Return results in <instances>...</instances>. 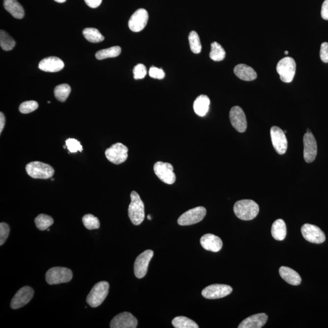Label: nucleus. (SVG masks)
<instances>
[{
    "mask_svg": "<svg viewBox=\"0 0 328 328\" xmlns=\"http://www.w3.org/2000/svg\"><path fill=\"white\" fill-rule=\"evenodd\" d=\"M259 206L255 201L250 199H243L238 201L234 205V211L238 219L249 221L257 216Z\"/></svg>",
    "mask_w": 328,
    "mask_h": 328,
    "instance_id": "obj_1",
    "label": "nucleus"
},
{
    "mask_svg": "<svg viewBox=\"0 0 328 328\" xmlns=\"http://www.w3.org/2000/svg\"><path fill=\"white\" fill-rule=\"evenodd\" d=\"M130 197L131 203L129 207L130 219L133 224L140 225L145 219L144 204L137 191H133Z\"/></svg>",
    "mask_w": 328,
    "mask_h": 328,
    "instance_id": "obj_2",
    "label": "nucleus"
},
{
    "mask_svg": "<svg viewBox=\"0 0 328 328\" xmlns=\"http://www.w3.org/2000/svg\"><path fill=\"white\" fill-rule=\"evenodd\" d=\"M109 289V283L107 281H100L95 284L87 297V303L92 307L99 306L106 299Z\"/></svg>",
    "mask_w": 328,
    "mask_h": 328,
    "instance_id": "obj_3",
    "label": "nucleus"
},
{
    "mask_svg": "<svg viewBox=\"0 0 328 328\" xmlns=\"http://www.w3.org/2000/svg\"><path fill=\"white\" fill-rule=\"evenodd\" d=\"M26 171L28 175L34 179H47L52 178L55 174V169L52 166L38 161L27 164Z\"/></svg>",
    "mask_w": 328,
    "mask_h": 328,
    "instance_id": "obj_4",
    "label": "nucleus"
},
{
    "mask_svg": "<svg viewBox=\"0 0 328 328\" xmlns=\"http://www.w3.org/2000/svg\"><path fill=\"white\" fill-rule=\"evenodd\" d=\"M276 69L281 81L285 83H290L293 81L296 74V63L294 58L286 57L278 61Z\"/></svg>",
    "mask_w": 328,
    "mask_h": 328,
    "instance_id": "obj_5",
    "label": "nucleus"
},
{
    "mask_svg": "<svg viewBox=\"0 0 328 328\" xmlns=\"http://www.w3.org/2000/svg\"><path fill=\"white\" fill-rule=\"evenodd\" d=\"M72 278L73 273L66 268H53L49 270L46 273V280L50 285L68 283Z\"/></svg>",
    "mask_w": 328,
    "mask_h": 328,
    "instance_id": "obj_6",
    "label": "nucleus"
},
{
    "mask_svg": "<svg viewBox=\"0 0 328 328\" xmlns=\"http://www.w3.org/2000/svg\"><path fill=\"white\" fill-rule=\"evenodd\" d=\"M129 149L121 143H116L107 148L106 156L107 160L112 164H119L125 162L128 158Z\"/></svg>",
    "mask_w": 328,
    "mask_h": 328,
    "instance_id": "obj_7",
    "label": "nucleus"
},
{
    "mask_svg": "<svg viewBox=\"0 0 328 328\" xmlns=\"http://www.w3.org/2000/svg\"><path fill=\"white\" fill-rule=\"evenodd\" d=\"M154 171L156 175L163 183L167 184H173L176 181V175L174 173V168L170 163L157 162L154 165Z\"/></svg>",
    "mask_w": 328,
    "mask_h": 328,
    "instance_id": "obj_8",
    "label": "nucleus"
},
{
    "mask_svg": "<svg viewBox=\"0 0 328 328\" xmlns=\"http://www.w3.org/2000/svg\"><path fill=\"white\" fill-rule=\"evenodd\" d=\"M206 209L203 207H197L187 211L178 219L180 225H191L201 221L206 215Z\"/></svg>",
    "mask_w": 328,
    "mask_h": 328,
    "instance_id": "obj_9",
    "label": "nucleus"
},
{
    "mask_svg": "<svg viewBox=\"0 0 328 328\" xmlns=\"http://www.w3.org/2000/svg\"><path fill=\"white\" fill-rule=\"evenodd\" d=\"M304 239L311 243L321 244L326 240L324 232L316 225L305 224L301 229Z\"/></svg>",
    "mask_w": 328,
    "mask_h": 328,
    "instance_id": "obj_10",
    "label": "nucleus"
},
{
    "mask_svg": "<svg viewBox=\"0 0 328 328\" xmlns=\"http://www.w3.org/2000/svg\"><path fill=\"white\" fill-rule=\"evenodd\" d=\"M154 252L152 250H147L140 254L136 259L134 272L137 278L144 277L147 273L148 266L153 257Z\"/></svg>",
    "mask_w": 328,
    "mask_h": 328,
    "instance_id": "obj_11",
    "label": "nucleus"
},
{
    "mask_svg": "<svg viewBox=\"0 0 328 328\" xmlns=\"http://www.w3.org/2000/svg\"><path fill=\"white\" fill-rule=\"evenodd\" d=\"M271 137L274 149L279 155H284L288 149V140L284 131L273 126L271 129Z\"/></svg>",
    "mask_w": 328,
    "mask_h": 328,
    "instance_id": "obj_12",
    "label": "nucleus"
},
{
    "mask_svg": "<svg viewBox=\"0 0 328 328\" xmlns=\"http://www.w3.org/2000/svg\"><path fill=\"white\" fill-rule=\"evenodd\" d=\"M231 286L225 284H215L206 287L202 291V296L207 299H219L232 293Z\"/></svg>",
    "mask_w": 328,
    "mask_h": 328,
    "instance_id": "obj_13",
    "label": "nucleus"
},
{
    "mask_svg": "<svg viewBox=\"0 0 328 328\" xmlns=\"http://www.w3.org/2000/svg\"><path fill=\"white\" fill-rule=\"evenodd\" d=\"M229 117L233 127L237 132L244 133L247 129V119L242 108L238 106L232 107L230 111Z\"/></svg>",
    "mask_w": 328,
    "mask_h": 328,
    "instance_id": "obj_14",
    "label": "nucleus"
},
{
    "mask_svg": "<svg viewBox=\"0 0 328 328\" xmlns=\"http://www.w3.org/2000/svg\"><path fill=\"white\" fill-rule=\"evenodd\" d=\"M304 161L307 163L313 162L317 154V145L316 139L311 132L305 133L303 137Z\"/></svg>",
    "mask_w": 328,
    "mask_h": 328,
    "instance_id": "obj_15",
    "label": "nucleus"
},
{
    "mask_svg": "<svg viewBox=\"0 0 328 328\" xmlns=\"http://www.w3.org/2000/svg\"><path fill=\"white\" fill-rule=\"evenodd\" d=\"M34 291L29 286H25L17 291L12 299L11 307L13 309H18L25 306L31 301Z\"/></svg>",
    "mask_w": 328,
    "mask_h": 328,
    "instance_id": "obj_16",
    "label": "nucleus"
},
{
    "mask_svg": "<svg viewBox=\"0 0 328 328\" xmlns=\"http://www.w3.org/2000/svg\"><path fill=\"white\" fill-rule=\"evenodd\" d=\"M137 320L130 312H122L115 316L111 320L110 328H136L137 326Z\"/></svg>",
    "mask_w": 328,
    "mask_h": 328,
    "instance_id": "obj_17",
    "label": "nucleus"
},
{
    "mask_svg": "<svg viewBox=\"0 0 328 328\" xmlns=\"http://www.w3.org/2000/svg\"><path fill=\"white\" fill-rule=\"evenodd\" d=\"M148 20V14L144 9L137 10L131 17L129 27L133 32H138L144 29Z\"/></svg>",
    "mask_w": 328,
    "mask_h": 328,
    "instance_id": "obj_18",
    "label": "nucleus"
},
{
    "mask_svg": "<svg viewBox=\"0 0 328 328\" xmlns=\"http://www.w3.org/2000/svg\"><path fill=\"white\" fill-rule=\"evenodd\" d=\"M65 64L61 59L56 57H49L40 61L38 68L40 70L48 73H55L63 70Z\"/></svg>",
    "mask_w": 328,
    "mask_h": 328,
    "instance_id": "obj_19",
    "label": "nucleus"
},
{
    "mask_svg": "<svg viewBox=\"0 0 328 328\" xmlns=\"http://www.w3.org/2000/svg\"><path fill=\"white\" fill-rule=\"evenodd\" d=\"M200 243L204 249L213 252H219L222 247V242L221 238L211 234L202 236Z\"/></svg>",
    "mask_w": 328,
    "mask_h": 328,
    "instance_id": "obj_20",
    "label": "nucleus"
},
{
    "mask_svg": "<svg viewBox=\"0 0 328 328\" xmlns=\"http://www.w3.org/2000/svg\"><path fill=\"white\" fill-rule=\"evenodd\" d=\"M268 317L265 313L253 315L243 320L238 328H261L267 322Z\"/></svg>",
    "mask_w": 328,
    "mask_h": 328,
    "instance_id": "obj_21",
    "label": "nucleus"
},
{
    "mask_svg": "<svg viewBox=\"0 0 328 328\" xmlns=\"http://www.w3.org/2000/svg\"><path fill=\"white\" fill-rule=\"evenodd\" d=\"M234 73L241 80L244 81H252L257 78V74L250 66L240 64L235 66Z\"/></svg>",
    "mask_w": 328,
    "mask_h": 328,
    "instance_id": "obj_22",
    "label": "nucleus"
},
{
    "mask_svg": "<svg viewBox=\"0 0 328 328\" xmlns=\"http://www.w3.org/2000/svg\"><path fill=\"white\" fill-rule=\"evenodd\" d=\"M279 273L281 277L291 285L298 286L301 283V276L293 269L282 266L279 270Z\"/></svg>",
    "mask_w": 328,
    "mask_h": 328,
    "instance_id": "obj_23",
    "label": "nucleus"
},
{
    "mask_svg": "<svg viewBox=\"0 0 328 328\" xmlns=\"http://www.w3.org/2000/svg\"><path fill=\"white\" fill-rule=\"evenodd\" d=\"M211 101L206 95H201L196 99L193 104V109L195 113L200 117L206 116L209 111Z\"/></svg>",
    "mask_w": 328,
    "mask_h": 328,
    "instance_id": "obj_24",
    "label": "nucleus"
},
{
    "mask_svg": "<svg viewBox=\"0 0 328 328\" xmlns=\"http://www.w3.org/2000/svg\"><path fill=\"white\" fill-rule=\"evenodd\" d=\"M4 7L15 19H22L25 16L24 7L17 0H4Z\"/></svg>",
    "mask_w": 328,
    "mask_h": 328,
    "instance_id": "obj_25",
    "label": "nucleus"
},
{
    "mask_svg": "<svg viewBox=\"0 0 328 328\" xmlns=\"http://www.w3.org/2000/svg\"><path fill=\"white\" fill-rule=\"evenodd\" d=\"M286 225L283 219H278L273 223L271 234L274 239L283 241L286 237Z\"/></svg>",
    "mask_w": 328,
    "mask_h": 328,
    "instance_id": "obj_26",
    "label": "nucleus"
},
{
    "mask_svg": "<svg viewBox=\"0 0 328 328\" xmlns=\"http://www.w3.org/2000/svg\"><path fill=\"white\" fill-rule=\"evenodd\" d=\"M120 53H121V48L116 46V47L97 51L96 54V57L98 60H104V59L109 58L116 57L120 55Z\"/></svg>",
    "mask_w": 328,
    "mask_h": 328,
    "instance_id": "obj_27",
    "label": "nucleus"
},
{
    "mask_svg": "<svg viewBox=\"0 0 328 328\" xmlns=\"http://www.w3.org/2000/svg\"><path fill=\"white\" fill-rule=\"evenodd\" d=\"M84 38L89 42L99 43L104 40L105 37L96 28L88 27L83 30Z\"/></svg>",
    "mask_w": 328,
    "mask_h": 328,
    "instance_id": "obj_28",
    "label": "nucleus"
},
{
    "mask_svg": "<svg viewBox=\"0 0 328 328\" xmlns=\"http://www.w3.org/2000/svg\"><path fill=\"white\" fill-rule=\"evenodd\" d=\"M172 325L176 328H198V324L188 317H176L172 320Z\"/></svg>",
    "mask_w": 328,
    "mask_h": 328,
    "instance_id": "obj_29",
    "label": "nucleus"
},
{
    "mask_svg": "<svg viewBox=\"0 0 328 328\" xmlns=\"http://www.w3.org/2000/svg\"><path fill=\"white\" fill-rule=\"evenodd\" d=\"M225 57V50L222 47V46L216 42L212 43L211 51L210 53V57L212 60L215 61H220L224 60Z\"/></svg>",
    "mask_w": 328,
    "mask_h": 328,
    "instance_id": "obj_30",
    "label": "nucleus"
},
{
    "mask_svg": "<svg viewBox=\"0 0 328 328\" xmlns=\"http://www.w3.org/2000/svg\"><path fill=\"white\" fill-rule=\"evenodd\" d=\"M71 88L68 84H61L55 87V98L58 101L64 102L66 101L71 93Z\"/></svg>",
    "mask_w": 328,
    "mask_h": 328,
    "instance_id": "obj_31",
    "label": "nucleus"
},
{
    "mask_svg": "<svg viewBox=\"0 0 328 328\" xmlns=\"http://www.w3.org/2000/svg\"><path fill=\"white\" fill-rule=\"evenodd\" d=\"M36 227L40 230H47L53 224L54 220L52 217L45 214H40L35 218Z\"/></svg>",
    "mask_w": 328,
    "mask_h": 328,
    "instance_id": "obj_32",
    "label": "nucleus"
},
{
    "mask_svg": "<svg viewBox=\"0 0 328 328\" xmlns=\"http://www.w3.org/2000/svg\"><path fill=\"white\" fill-rule=\"evenodd\" d=\"M0 45L2 50L9 51L12 50L15 45L14 39L6 32L1 30L0 32Z\"/></svg>",
    "mask_w": 328,
    "mask_h": 328,
    "instance_id": "obj_33",
    "label": "nucleus"
},
{
    "mask_svg": "<svg viewBox=\"0 0 328 328\" xmlns=\"http://www.w3.org/2000/svg\"><path fill=\"white\" fill-rule=\"evenodd\" d=\"M190 47L191 51L194 54L201 52L202 45L198 34L195 31H191L189 36Z\"/></svg>",
    "mask_w": 328,
    "mask_h": 328,
    "instance_id": "obj_34",
    "label": "nucleus"
},
{
    "mask_svg": "<svg viewBox=\"0 0 328 328\" xmlns=\"http://www.w3.org/2000/svg\"><path fill=\"white\" fill-rule=\"evenodd\" d=\"M84 226L88 230L97 229L100 227V221L97 217L91 214H87L82 218Z\"/></svg>",
    "mask_w": 328,
    "mask_h": 328,
    "instance_id": "obj_35",
    "label": "nucleus"
},
{
    "mask_svg": "<svg viewBox=\"0 0 328 328\" xmlns=\"http://www.w3.org/2000/svg\"><path fill=\"white\" fill-rule=\"evenodd\" d=\"M38 104L34 101H26L23 102L19 107V111L22 114H29L30 112L35 111L38 109Z\"/></svg>",
    "mask_w": 328,
    "mask_h": 328,
    "instance_id": "obj_36",
    "label": "nucleus"
},
{
    "mask_svg": "<svg viewBox=\"0 0 328 328\" xmlns=\"http://www.w3.org/2000/svg\"><path fill=\"white\" fill-rule=\"evenodd\" d=\"M66 147L68 148L69 152L72 153H76L77 152H82L83 151V147L79 141L75 139H68L66 140Z\"/></svg>",
    "mask_w": 328,
    "mask_h": 328,
    "instance_id": "obj_37",
    "label": "nucleus"
},
{
    "mask_svg": "<svg viewBox=\"0 0 328 328\" xmlns=\"http://www.w3.org/2000/svg\"><path fill=\"white\" fill-rule=\"evenodd\" d=\"M147 74V68L143 64H138L133 69V74H134V78L136 80H139V79L144 78Z\"/></svg>",
    "mask_w": 328,
    "mask_h": 328,
    "instance_id": "obj_38",
    "label": "nucleus"
},
{
    "mask_svg": "<svg viewBox=\"0 0 328 328\" xmlns=\"http://www.w3.org/2000/svg\"><path fill=\"white\" fill-rule=\"evenodd\" d=\"M10 232L9 225L6 223L1 222L0 224V245H4Z\"/></svg>",
    "mask_w": 328,
    "mask_h": 328,
    "instance_id": "obj_39",
    "label": "nucleus"
},
{
    "mask_svg": "<svg viewBox=\"0 0 328 328\" xmlns=\"http://www.w3.org/2000/svg\"><path fill=\"white\" fill-rule=\"evenodd\" d=\"M149 75L151 78L159 79V80H161V79L165 78V73L162 69L156 68L155 66H152L150 68Z\"/></svg>",
    "mask_w": 328,
    "mask_h": 328,
    "instance_id": "obj_40",
    "label": "nucleus"
},
{
    "mask_svg": "<svg viewBox=\"0 0 328 328\" xmlns=\"http://www.w3.org/2000/svg\"><path fill=\"white\" fill-rule=\"evenodd\" d=\"M320 58L324 63H328V43H323L320 48Z\"/></svg>",
    "mask_w": 328,
    "mask_h": 328,
    "instance_id": "obj_41",
    "label": "nucleus"
},
{
    "mask_svg": "<svg viewBox=\"0 0 328 328\" xmlns=\"http://www.w3.org/2000/svg\"><path fill=\"white\" fill-rule=\"evenodd\" d=\"M321 15L323 19L328 20V0H325L322 4Z\"/></svg>",
    "mask_w": 328,
    "mask_h": 328,
    "instance_id": "obj_42",
    "label": "nucleus"
},
{
    "mask_svg": "<svg viewBox=\"0 0 328 328\" xmlns=\"http://www.w3.org/2000/svg\"><path fill=\"white\" fill-rule=\"evenodd\" d=\"M84 1L91 8H97L101 4L102 0H84Z\"/></svg>",
    "mask_w": 328,
    "mask_h": 328,
    "instance_id": "obj_43",
    "label": "nucleus"
},
{
    "mask_svg": "<svg viewBox=\"0 0 328 328\" xmlns=\"http://www.w3.org/2000/svg\"><path fill=\"white\" fill-rule=\"evenodd\" d=\"M5 123H6V118H5L4 114L1 112H0V133H1L4 129Z\"/></svg>",
    "mask_w": 328,
    "mask_h": 328,
    "instance_id": "obj_44",
    "label": "nucleus"
},
{
    "mask_svg": "<svg viewBox=\"0 0 328 328\" xmlns=\"http://www.w3.org/2000/svg\"><path fill=\"white\" fill-rule=\"evenodd\" d=\"M55 1L57 2H60V3H63V2H65L66 0H55Z\"/></svg>",
    "mask_w": 328,
    "mask_h": 328,
    "instance_id": "obj_45",
    "label": "nucleus"
},
{
    "mask_svg": "<svg viewBox=\"0 0 328 328\" xmlns=\"http://www.w3.org/2000/svg\"><path fill=\"white\" fill-rule=\"evenodd\" d=\"M147 219L148 220H152V217H151L150 215H148Z\"/></svg>",
    "mask_w": 328,
    "mask_h": 328,
    "instance_id": "obj_46",
    "label": "nucleus"
},
{
    "mask_svg": "<svg viewBox=\"0 0 328 328\" xmlns=\"http://www.w3.org/2000/svg\"><path fill=\"white\" fill-rule=\"evenodd\" d=\"M284 54H285L286 55H288L289 53L288 51H286L285 52H284Z\"/></svg>",
    "mask_w": 328,
    "mask_h": 328,
    "instance_id": "obj_47",
    "label": "nucleus"
},
{
    "mask_svg": "<svg viewBox=\"0 0 328 328\" xmlns=\"http://www.w3.org/2000/svg\"><path fill=\"white\" fill-rule=\"evenodd\" d=\"M51 181H55V179H54L53 178H52V179H51Z\"/></svg>",
    "mask_w": 328,
    "mask_h": 328,
    "instance_id": "obj_48",
    "label": "nucleus"
},
{
    "mask_svg": "<svg viewBox=\"0 0 328 328\" xmlns=\"http://www.w3.org/2000/svg\"><path fill=\"white\" fill-rule=\"evenodd\" d=\"M47 230H48V232H50V229H48Z\"/></svg>",
    "mask_w": 328,
    "mask_h": 328,
    "instance_id": "obj_49",
    "label": "nucleus"
},
{
    "mask_svg": "<svg viewBox=\"0 0 328 328\" xmlns=\"http://www.w3.org/2000/svg\"><path fill=\"white\" fill-rule=\"evenodd\" d=\"M284 133H287V131H286V130L284 131Z\"/></svg>",
    "mask_w": 328,
    "mask_h": 328,
    "instance_id": "obj_50",
    "label": "nucleus"
},
{
    "mask_svg": "<svg viewBox=\"0 0 328 328\" xmlns=\"http://www.w3.org/2000/svg\"><path fill=\"white\" fill-rule=\"evenodd\" d=\"M66 146H63V148H66Z\"/></svg>",
    "mask_w": 328,
    "mask_h": 328,
    "instance_id": "obj_51",
    "label": "nucleus"
}]
</instances>
